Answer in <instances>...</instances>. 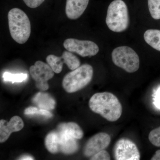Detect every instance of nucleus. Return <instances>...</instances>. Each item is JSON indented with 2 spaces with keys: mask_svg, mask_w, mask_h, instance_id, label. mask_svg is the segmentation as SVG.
I'll list each match as a JSON object with an SVG mask.
<instances>
[{
  "mask_svg": "<svg viewBox=\"0 0 160 160\" xmlns=\"http://www.w3.org/2000/svg\"><path fill=\"white\" fill-rule=\"evenodd\" d=\"M90 109L110 122L120 118L122 113V106L119 100L111 92H98L93 94L89 99Z\"/></svg>",
  "mask_w": 160,
  "mask_h": 160,
  "instance_id": "nucleus-1",
  "label": "nucleus"
},
{
  "mask_svg": "<svg viewBox=\"0 0 160 160\" xmlns=\"http://www.w3.org/2000/svg\"><path fill=\"white\" fill-rule=\"evenodd\" d=\"M9 32L12 38L17 42H26L31 34V24L27 14L22 9L13 8L8 14Z\"/></svg>",
  "mask_w": 160,
  "mask_h": 160,
  "instance_id": "nucleus-2",
  "label": "nucleus"
},
{
  "mask_svg": "<svg viewBox=\"0 0 160 160\" xmlns=\"http://www.w3.org/2000/svg\"><path fill=\"white\" fill-rule=\"evenodd\" d=\"M129 22L128 8L122 0H114L107 10L106 23L111 31L120 32L128 28Z\"/></svg>",
  "mask_w": 160,
  "mask_h": 160,
  "instance_id": "nucleus-3",
  "label": "nucleus"
},
{
  "mask_svg": "<svg viewBox=\"0 0 160 160\" xmlns=\"http://www.w3.org/2000/svg\"><path fill=\"white\" fill-rule=\"evenodd\" d=\"M93 69L92 66L86 64L69 72L62 81L63 89L69 93H73L85 88L92 79Z\"/></svg>",
  "mask_w": 160,
  "mask_h": 160,
  "instance_id": "nucleus-4",
  "label": "nucleus"
},
{
  "mask_svg": "<svg viewBox=\"0 0 160 160\" xmlns=\"http://www.w3.org/2000/svg\"><path fill=\"white\" fill-rule=\"evenodd\" d=\"M112 58L116 66L129 73L135 72L139 68L138 55L128 46H120L113 49Z\"/></svg>",
  "mask_w": 160,
  "mask_h": 160,
  "instance_id": "nucleus-5",
  "label": "nucleus"
},
{
  "mask_svg": "<svg viewBox=\"0 0 160 160\" xmlns=\"http://www.w3.org/2000/svg\"><path fill=\"white\" fill-rule=\"evenodd\" d=\"M29 72L38 89L42 91L49 89L48 82L53 77L54 72L48 64L42 61H37L34 65L30 67Z\"/></svg>",
  "mask_w": 160,
  "mask_h": 160,
  "instance_id": "nucleus-6",
  "label": "nucleus"
},
{
  "mask_svg": "<svg viewBox=\"0 0 160 160\" xmlns=\"http://www.w3.org/2000/svg\"><path fill=\"white\" fill-rule=\"evenodd\" d=\"M113 157L116 160H139V150L131 140L120 139L115 144L113 149Z\"/></svg>",
  "mask_w": 160,
  "mask_h": 160,
  "instance_id": "nucleus-7",
  "label": "nucleus"
},
{
  "mask_svg": "<svg viewBox=\"0 0 160 160\" xmlns=\"http://www.w3.org/2000/svg\"><path fill=\"white\" fill-rule=\"evenodd\" d=\"M64 48L72 52H75L82 57L96 55L99 49L94 42L88 40H79L74 38H68L63 43Z\"/></svg>",
  "mask_w": 160,
  "mask_h": 160,
  "instance_id": "nucleus-8",
  "label": "nucleus"
},
{
  "mask_svg": "<svg viewBox=\"0 0 160 160\" xmlns=\"http://www.w3.org/2000/svg\"><path fill=\"white\" fill-rule=\"evenodd\" d=\"M47 64L50 66L54 72L59 73L62 70L63 64H66L70 70L77 69L80 66V60L71 52H63L61 57L50 54L46 59Z\"/></svg>",
  "mask_w": 160,
  "mask_h": 160,
  "instance_id": "nucleus-9",
  "label": "nucleus"
},
{
  "mask_svg": "<svg viewBox=\"0 0 160 160\" xmlns=\"http://www.w3.org/2000/svg\"><path fill=\"white\" fill-rule=\"evenodd\" d=\"M111 142V137L106 132H99L88 140L83 149L86 157H91L102 150L106 149Z\"/></svg>",
  "mask_w": 160,
  "mask_h": 160,
  "instance_id": "nucleus-10",
  "label": "nucleus"
},
{
  "mask_svg": "<svg viewBox=\"0 0 160 160\" xmlns=\"http://www.w3.org/2000/svg\"><path fill=\"white\" fill-rule=\"evenodd\" d=\"M24 126L22 118L18 116L12 118L9 122L5 120H0V142H6L12 132L20 131Z\"/></svg>",
  "mask_w": 160,
  "mask_h": 160,
  "instance_id": "nucleus-11",
  "label": "nucleus"
},
{
  "mask_svg": "<svg viewBox=\"0 0 160 160\" xmlns=\"http://www.w3.org/2000/svg\"><path fill=\"white\" fill-rule=\"evenodd\" d=\"M60 151L65 154H72L78 151L79 144L77 140L65 130L58 129Z\"/></svg>",
  "mask_w": 160,
  "mask_h": 160,
  "instance_id": "nucleus-12",
  "label": "nucleus"
},
{
  "mask_svg": "<svg viewBox=\"0 0 160 160\" xmlns=\"http://www.w3.org/2000/svg\"><path fill=\"white\" fill-rule=\"evenodd\" d=\"M89 0H66V13L69 19L76 20L84 13Z\"/></svg>",
  "mask_w": 160,
  "mask_h": 160,
  "instance_id": "nucleus-13",
  "label": "nucleus"
},
{
  "mask_svg": "<svg viewBox=\"0 0 160 160\" xmlns=\"http://www.w3.org/2000/svg\"><path fill=\"white\" fill-rule=\"evenodd\" d=\"M33 103L40 109L51 110L55 107L56 102L51 95L45 92H39L32 99Z\"/></svg>",
  "mask_w": 160,
  "mask_h": 160,
  "instance_id": "nucleus-14",
  "label": "nucleus"
},
{
  "mask_svg": "<svg viewBox=\"0 0 160 160\" xmlns=\"http://www.w3.org/2000/svg\"><path fill=\"white\" fill-rule=\"evenodd\" d=\"M45 145L49 152L56 154L60 152L59 141L57 131H52L46 136Z\"/></svg>",
  "mask_w": 160,
  "mask_h": 160,
  "instance_id": "nucleus-15",
  "label": "nucleus"
},
{
  "mask_svg": "<svg viewBox=\"0 0 160 160\" xmlns=\"http://www.w3.org/2000/svg\"><path fill=\"white\" fill-rule=\"evenodd\" d=\"M58 129L67 132L78 140L81 139L84 136V132L80 126L77 123L72 122L61 123L58 126Z\"/></svg>",
  "mask_w": 160,
  "mask_h": 160,
  "instance_id": "nucleus-16",
  "label": "nucleus"
},
{
  "mask_svg": "<svg viewBox=\"0 0 160 160\" xmlns=\"http://www.w3.org/2000/svg\"><path fill=\"white\" fill-rule=\"evenodd\" d=\"M144 39L153 49L160 51V30L148 29L144 34Z\"/></svg>",
  "mask_w": 160,
  "mask_h": 160,
  "instance_id": "nucleus-17",
  "label": "nucleus"
},
{
  "mask_svg": "<svg viewBox=\"0 0 160 160\" xmlns=\"http://www.w3.org/2000/svg\"><path fill=\"white\" fill-rule=\"evenodd\" d=\"M2 78L5 82H11L12 83L22 82L27 79L28 75L23 73L13 74L8 72H6L3 73Z\"/></svg>",
  "mask_w": 160,
  "mask_h": 160,
  "instance_id": "nucleus-18",
  "label": "nucleus"
},
{
  "mask_svg": "<svg viewBox=\"0 0 160 160\" xmlns=\"http://www.w3.org/2000/svg\"><path fill=\"white\" fill-rule=\"evenodd\" d=\"M148 7L152 17L160 19V0H148Z\"/></svg>",
  "mask_w": 160,
  "mask_h": 160,
  "instance_id": "nucleus-19",
  "label": "nucleus"
},
{
  "mask_svg": "<svg viewBox=\"0 0 160 160\" xmlns=\"http://www.w3.org/2000/svg\"><path fill=\"white\" fill-rule=\"evenodd\" d=\"M149 139L153 146L160 147V126L149 132Z\"/></svg>",
  "mask_w": 160,
  "mask_h": 160,
  "instance_id": "nucleus-20",
  "label": "nucleus"
},
{
  "mask_svg": "<svg viewBox=\"0 0 160 160\" xmlns=\"http://www.w3.org/2000/svg\"><path fill=\"white\" fill-rule=\"evenodd\" d=\"M90 160H110V156L108 152L104 149L92 156Z\"/></svg>",
  "mask_w": 160,
  "mask_h": 160,
  "instance_id": "nucleus-21",
  "label": "nucleus"
},
{
  "mask_svg": "<svg viewBox=\"0 0 160 160\" xmlns=\"http://www.w3.org/2000/svg\"><path fill=\"white\" fill-rule=\"evenodd\" d=\"M26 6L30 8H36L42 4L45 0H23Z\"/></svg>",
  "mask_w": 160,
  "mask_h": 160,
  "instance_id": "nucleus-22",
  "label": "nucleus"
},
{
  "mask_svg": "<svg viewBox=\"0 0 160 160\" xmlns=\"http://www.w3.org/2000/svg\"><path fill=\"white\" fill-rule=\"evenodd\" d=\"M41 109H38L36 107H30L26 108L24 111V114L26 115H29L38 114L41 115Z\"/></svg>",
  "mask_w": 160,
  "mask_h": 160,
  "instance_id": "nucleus-23",
  "label": "nucleus"
},
{
  "mask_svg": "<svg viewBox=\"0 0 160 160\" xmlns=\"http://www.w3.org/2000/svg\"><path fill=\"white\" fill-rule=\"evenodd\" d=\"M154 104L158 109H160V87L156 92L154 98Z\"/></svg>",
  "mask_w": 160,
  "mask_h": 160,
  "instance_id": "nucleus-24",
  "label": "nucleus"
},
{
  "mask_svg": "<svg viewBox=\"0 0 160 160\" xmlns=\"http://www.w3.org/2000/svg\"><path fill=\"white\" fill-rule=\"evenodd\" d=\"M152 160H160V149L156 152L155 154L151 158Z\"/></svg>",
  "mask_w": 160,
  "mask_h": 160,
  "instance_id": "nucleus-25",
  "label": "nucleus"
},
{
  "mask_svg": "<svg viewBox=\"0 0 160 160\" xmlns=\"http://www.w3.org/2000/svg\"><path fill=\"white\" fill-rule=\"evenodd\" d=\"M19 159L23 160H33L34 158L31 156H29V155H26L22 156L20 157Z\"/></svg>",
  "mask_w": 160,
  "mask_h": 160,
  "instance_id": "nucleus-26",
  "label": "nucleus"
}]
</instances>
